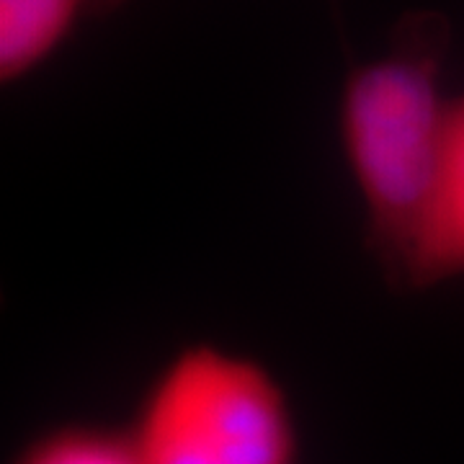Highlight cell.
I'll list each match as a JSON object with an SVG mask.
<instances>
[{
    "mask_svg": "<svg viewBox=\"0 0 464 464\" xmlns=\"http://www.w3.org/2000/svg\"><path fill=\"white\" fill-rule=\"evenodd\" d=\"M449 21L413 11L377 57L353 65L338 96V145L364 212L366 240L395 279L429 199L451 101L444 70Z\"/></svg>",
    "mask_w": 464,
    "mask_h": 464,
    "instance_id": "cell-1",
    "label": "cell"
},
{
    "mask_svg": "<svg viewBox=\"0 0 464 464\" xmlns=\"http://www.w3.org/2000/svg\"><path fill=\"white\" fill-rule=\"evenodd\" d=\"M140 464H299L289 392L256 356L194 341L179 348L124 429Z\"/></svg>",
    "mask_w": 464,
    "mask_h": 464,
    "instance_id": "cell-2",
    "label": "cell"
},
{
    "mask_svg": "<svg viewBox=\"0 0 464 464\" xmlns=\"http://www.w3.org/2000/svg\"><path fill=\"white\" fill-rule=\"evenodd\" d=\"M395 279L405 289H433L464 279V96L451 101L431 191Z\"/></svg>",
    "mask_w": 464,
    "mask_h": 464,
    "instance_id": "cell-3",
    "label": "cell"
},
{
    "mask_svg": "<svg viewBox=\"0 0 464 464\" xmlns=\"http://www.w3.org/2000/svg\"><path fill=\"white\" fill-rule=\"evenodd\" d=\"M119 0H0V83L16 85L50 63L93 14Z\"/></svg>",
    "mask_w": 464,
    "mask_h": 464,
    "instance_id": "cell-4",
    "label": "cell"
},
{
    "mask_svg": "<svg viewBox=\"0 0 464 464\" xmlns=\"http://www.w3.org/2000/svg\"><path fill=\"white\" fill-rule=\"evenodd\" d=\"M14 464H140L127 431L65 423L32 439Z\"/></svg>",
    "mask_w": 464,
    "mask_h": 464,
    "instance_id": "cell-5",
    "label": "cell"
}]
</instances>
